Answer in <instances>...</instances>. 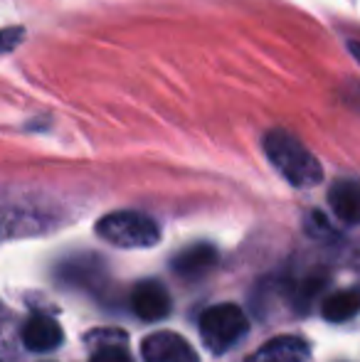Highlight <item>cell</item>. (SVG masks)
I'll list each match as a JSON object with an SVG mask.
<instances>
[{"label": "cell", "mask_w": 360, "mask_h": 362, "mask_svg": "<svg viewBox=\"0 0 360 362\" xmlns=\"http://www.w3.org/2000/svg\"><path fill=\"white\" fill-rule=\"evenodd\" d=\"M126 333L124 330H91L87 335V343L94 348V345H101V348H109V345H124Z\"/></svg>", "instance_id": "11"}, {"label": "cell", "mask_w": 360, "mask_h": 362, "mask_svg": "<svg viewBox=\"0 0 360 362\" xmlns=\"http://www.w3.org/2000/svg\"><path fill=\"white\" fill-rule=\"evenodd\" d=\"M96 234L121 249H149L158 244L161 229L144 212H111L96 222Z\"/></svg>", "instance_id": "2"}, {"label": "cell", "mask_w": 360, "mask_h": 362, "mask_svg": "<svg viewBox=\"0 0 360 362\" xmlns=\"http://www.w3.org/2000/svg\"><path fill=\"white\" fill-rule=\"evenodd\" d=\"M265 153L269 163L294 187H313L321 182L323 168L308 148L281 129H274L265 136Z\"/></svg>", "instance_id": "1"}, {"label": "cell", "mask_w": 360, "mask_h": 362, "mask_svg": "<svg viewBox=\"0 0 360 362\" xmlns=\"http://www.w3.org/2000/svg\"><path fill=\"white\" fill-rule=\"evenodd\" d=\"M91 362H134V360H131L129 350L124 345H109V348L96 350Z\"/></svg>", "instance_id": "12"}, {"label": "cell", "mask_w": 360, "mask_h": 362, "mask_svg": "<svg viewBox=\"0 0 360 362\" xmlns=\"http://www.w3.org/2000/svg\"><path fill=\"white\" fill-rule=\"evenodd\" d=\"M131 308L144 320H161L170 313V293L161 281H141L131 293Z\"/></svg>", "instance_id": "5"}, {"label": "cell", "mask_w": 360, "mask_h": 362, "mask_svg": "<svg viewBox=\"0 0 360 362\" xmlns=\"http://www.w3.org/2000/svg\"><path fill=\"white\" fill-rule=\"evenodd\" d=\"M250 330L247 315L235 303H220L207 308L200 315V335L207 350L215 355H222L237 345Z\"/></svg>", "instance_id": "3"}, {"label": "cell", "mask_w": 360, "mask_h": 362, "mask_svg": "<svg viewBox=\"0 0 360 362\" xmlns=\"http://www.w3.org/2000/svg\"><path fill=\"white\" fill-rule=\"evenodd\" d=\"M217 264V249L212 244L197 242L185 247L173 259V272L182 279H202L207 272H212Z\"/></svg>", "instance_id": "6"}, {"label": "cell", "mask_w": 360, "mask_h": 362, "mask_svg": "<svg viewBox=\"0 0 360 362\" xmlns=\"http://www.w3.org/2000/svg\"><path fill=\"white\" fill-rule=\"evenodd\" d=\"M331 210L341 222L360 224V182L358 180H338L328 190Z\"/></svg>", "instance_id": "9"}, {"label": "cell", "mask_w": 360, "mask_h": 362, "mask_svg": "<svg viewBox=\"0 0 360 362\" xmlns=\"http://www.w3.org/2000/svg\"><path fill=\"white\" fill-rule=\"evenodd\" d=\"M308 358H311V350L301 338L281 335L262 345L247 362H308Z\"/></svg>", "instance_id": "7"}, {"label": "cell", "mask_w": 360, "mask_h": 362, "mask_svg": "<svg viewBox=\"0 0 360 362\" xmlns=\"http://www.w3.org/2000/svg\"><path fill=\"white\" fill-rule=\"evenodd\" d=\"M23 343L33 353H50L62 343V328L50 315H33L23 328Z\"/></svg>", "instance_id": "8"}, {"label": "cell", "mask_w": 360, "mask_h": 362, "mask_svg": "<svg viewBox=\"0 0 360 362\" xmlns=\"http://www.w3.org/2000/svg\"><path fill=\"white\" fill-rule=\"evenodd\" d=\"M15 40H23V30H5L3 33V52H10V49H13Z\"/></svg>", "instance_id": "13"}, {"label": "cell", "mask_w": 360, "mask_h": 362, "mask_svg": "<svg viewBox=\"0 0 360 362\" xmlns=\"http://www.w3.org/2000/svg\"><path fill=\"white\" fill-rule=\"evenodd\" d=\"M146 362H197V353L182 335L161 330L144 340L141 345Z\"/></svg>", "instance_id": "4"}, {"label": "cell", "mask_w": 360, "mask_h": 362, "mask_svg": "<svg viewBox=\"0 0 360 362\" xmlns=\"http://www.w3.org/2000/svg\"><path fill=\"white\" fill-rule=\"evenodd\" d=\"M360 313V288H343L328 296L321 305V315L331 323H346Z\"/></svg>", "instance_id": "10"}, {"label": "cell", "mask_w": 360, "mask_h": 362, "mask_svg": "<svg viewBox=\"0 0 360 362\" xmlns=\"http://www.w3.org/2000/svg\"><path fill=\"white\" fill-rule=\"evenodd\" d=\"M348 49H351V54L356 57V62L360 64V42H348Z\"/></svg>", "instance_id": "14"}]
</instances>
